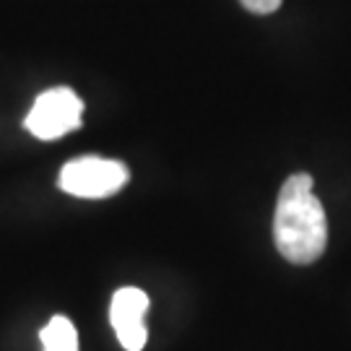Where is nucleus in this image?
Segmentation results:
<instances>
[{"instance_id": "1", "label": "nucleus", "mask_w": 351, "mask_h": 351, "mask_svg": "<svg viewBox=\"0 0 351 351\" xmlns=\"http://www.w3.org/2000/svg\"><path fill=\"white\" fill-rule=\"evenodd\" d=\"M274 242L276 250L294 265H310L326 252V208L315 195L313 177L307 172L291 175L278 193L274 211Z\"/></svg>"}, {"instance_id": "2", "label": "nucleus", "mask_w": 351, "mask_h": 351, "mask_svg": "<svg viewBox=\"0 0 351 351\" xmlns=\"http://www.w3.org/2000/svg\"><path fill=\"white\" fill-rule=\"evenodd\" d=\"M130 172L123 162L101 156H78L60 169L58 188L75 198H110L128 185Z\"/></svg>"}, {"instance_id": "3", "label": "nucleus", "mask_w": 351, "mask_h": 351, "mask_svg": "<svg viewBox=\"0 0 351 351\" xmlns=\"http://www.w3.org/2000/svg\"><path fill=\"white\" fill-rule=\"evenodd\" d=\"M84 123V101L73 88L55 86L42 91L26 114L24 128L39 141L63 138Z\"/></svg>"}, {"instance_id": "4", "label": "nucleus", "mask_w": 351, "mask_h": 351, "mask_svg": "<svg viewBox=\"0 0 351 351\" xmlns=\"http://www.w3.org/2000/svg\"><path fill=\"white\" fill-rule=\"evenodd\" d=\"M146 310H149V294L138 287H123L112 294L110 302V320L117 339L125 351H141L146 346Z\"/></svg>"}, {"instance_id": "5", "label": "nucleus", "mask_w": 351, "mask_h": 351, "mask_svg": "<svg viewBox=\"0 0 351 351\" xmlns=\"http://www.w3.org/2000/svg\"><path fill=\"white\" fill-rule=\"evenodd\" d=\"M45 351H78V333L65 315H55L47 326L39 330Z\"/></svg>"}, {"instance_id": "6", "label": "nucleus", "mask_w": 351, "mask_h": 351, "mask_svg": "<svg viewBox=\"0 0 351 351\" xmlns=\"http://www.w3.org/2000/svg\"><path fill=\"white\" fill-rule=\"evenodd\" d=\"M250 13H258V16H268L281 8V0H239Z\"/></svg>"}]
</instances>
